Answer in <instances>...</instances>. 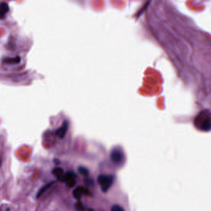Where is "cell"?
Segmentation results:
<instances>
[{"instance_id":"obj_1","label":"cell","mask_w":211,"mask_h":211,"mask_svg":"<svg viewBox=\"0 0 211 211\" xmlns=\"http://www.w3.org/2000/svg\"><path fill=\"white\" fill-rule=\"evenodd\" d=\"M196 125L202 130L211 129V115L208 112H202L196 119Z\"/></svg>"},{"instance_id":"obj_2","label":"cell","mask_w":211,"mask_h":211,"mask_svg":"<svg viewBox=\"0 0 211 211\" xmlns=\"http://www.w3.org/2000/svg\"><path fill=\"white\" fill-rule=\"evenodd\" d=\"M115 179L114 175L101 174L98 177V182L103 192L106 193L111 188Z\"/></svg>"},{"instance_id":"obj_3","label":"cell","mask_w":211,"mask_h":211,"mask_svg":"<svg viewBox=\"0 0 211 211\" xmlns=\"http://www.w3.org/2000/svg\"><path fill=\"white\" fill-rule=\"evenodd\" d=\"M111 159L114 163L116 164H120L124 160V154L123 151L119 148L113 149L111 153Z\"/></svg>"},{"instance_id":"obj_4","label":"cell","mask_w":211,"mask_h":211,"mask_svg":"<svg viewBox=\"0 0 211 211\" xmlns=\"http://www.w3.org/2000/svg\"><path fill=\"white\" fill-rule=\"evenodd\" d=\"M64 181L69 188L74 187L76 185V174L73 171H68L64 175Z\"/></svg>"},{"instance_id":"obj_5","label":"cell","mask_w":211,"mask_h":211,"mask_svg":"<svg viewBox=\"0 0 211 211\" xmlns=\"http://www.w3.org/2000/svg\"><path fill=\"white\" fill-rule=\"evenodd\" d=\"M91 193L90 191L87 188L83 187H78L76 188L73 191V195L76 199L79 200L82 196L83 195H90Z\"/></svg>"},{"instance_id":"obj_6","label":"cell","mask_w":211,"mask_h":211,"mask_svg":"<svg viewBox=\"0 0 211 211\" xmlns=\"http://www.w3.org/2000/svg\"><path fill=\"white\" fill-rule=\"evenodd\" d=\"M68 126H69L68 122L64 121L61 127H60L56 130V135L59 138H63L65 137V134L67 133V129H68Z\"/></svg>"},{"instance_id":"obj_7","label":"cell","mask_w":211,"mask_h":211,"mask_svg":"<svg viewBox=\"0 0 211 211\" xmlns=\"http://www.w3.org/2000/svg\"><path fill=\"white\" fill-rule=\"evenodd\" d=\"M53 174L56 177V178L60 181H64V171L61 167H56L52 171Z\"/></svg>"},{"instance_id":"obj_8","label":"cell","mask_w":211,"mask_h":211,"mask_svg":"<svg viewBox=\"0 0 211 211\" xmlns=\"http://www.w3.org/2000/svg\"><path fill=\"white\" fill-rule=\"evenodd\" d=\"M9 11L10 7L6 3H0V19L4 18V17Z\"/></svg>"},{"instance_id":"obj_9","label":"cell","mask_w":211,"mask_h":211,"mask_svg":"<svg viewBox=\"0 0 211 211\" xmlns=\"http://www.w3.org/2000/svg\"><path fill=\"white\" fill-rule=\"evenodd\" d=\"M3 62L7 64H16L21 62V58L19 56L15 57H6L4 59Z\"/></svg>"},{"instance_id":"obj_10","label":"cell","mask_w":211,"mask_h":211,"mask_svg":"<svg viewBox=\"0 0 211 211\" xmlns=\"http://www.w3.org/2000/svg\"><path fill=\"white\" fill-rule=\"evenodd\" d=\"M54 182H50V183H47L46 185H44V186H43V187H41V189L38 191V193H37V198H40L46 191H47L52 186V185L54 184Z\"/></svg>"},{"instance_id":"obj_11","label":"cell","mask_w":211,"mask_h":211,"mask_svg":"<svg viewBox=\"0 0 211 211\" xmlns=\"http://www.w3.org/2000/svg\"><path fill=\"white\" fill-rule=\"evenodd\" d=\"M78 171L80 174H81L84 176H88L89 174V171L88 170V168H87L85 167H82V166L79 167L78 168Z\"/></svg>"},{"instance_id":"obj_12","label":"cell","mask_w":211,"mask_h":211,"mask_svg":"<svg viewBox=\"0 0 211 211\" xmlns=\"http://www.w3.org/2000/svg\"><path fill=\"white\" fill-rule=\"evenodd\" d=\"M75 209H77V211H85V206H84V205L80 201H78L77 203L75 204Z\"/></svg>"},{"instance_id":"obj_13","label":"cell","mask_w":211,"mask_h":211,"mask_svg":"<svg viewBox=\"0 0 211 211\" xmlns=\"http://www.w3.org/2000/svg\"><path fill=\"white\" fill-rule=\"evenodd\" d=\"M85 183L87 185V186L88 187H94L95 185V182L92 179L90 178H86L85 179Z\"/></svg>"},{"instance_id":"obj_14","label":"cell","mask_w":211,"mask_h":211,"mask_svg":"<svg viewBox=\"0 0 211 211\" xmlns=\"http://www.w3.org/2000/svg\"><path fill=\"white\" fill-rule=\"evenodd\" d=\"M111 211H125L124 209L119 205H114L111 209Z\"/></svg>"},{"instance_id":"obj_15","label":"cell","mask_w":211,"mask_h":211,"mask_svg":"<svg viewBox=\"0 0 211 211\" xmlns=\"http://www.w3.org/2000/svg\"><path fill=\"white\" fill-rule=\"evenodd\" d=\"M1 164H2V159H1V157H0V167H1Z\"/></svg>"}]
</instances>
